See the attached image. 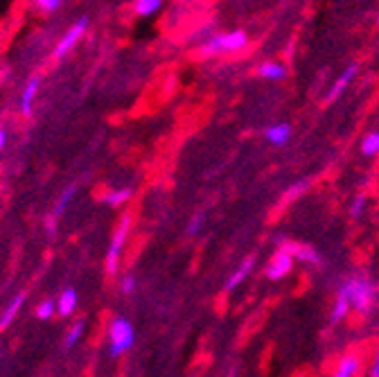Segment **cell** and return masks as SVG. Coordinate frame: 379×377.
<instances>
[{"label": "cell", "instance_id": "cell-1", "mask_svg": "<svg viewBox=\"0 0 379 377\" xmlns=\"http://www.w3.org/2000/svg\"><path fill=\"white\" fill-rule=\"evenodd\" d=\"M339 291L350 301L352 310H357L359 314H368L373 310L377 298V285L366 276H348Z\"/></svg>", "mask_w": 379, "mask_h": 377}, {"label": "cell", "instance_id": "cell-2", "mask_svg": "<svg viewBox=\"0 0 379 377\" xmlns=\"http://www.w3.org/2000/svg\"><path fill=\"white\" fill-rule=\"evenodd\" d=\"M248 46V34L244 30H232V32H221L210 37L201 46V55H228V53H239Z\"/></svg>", "mask_w": 379, "mask_h": 377}, {"label": "cell", "instance_id": "cell-3", "mask_svg": "<svg viewBox=\"0 0 379 377\" xmlns=\"http://www.w3.org/2000/svg\"><path fill=\"white\" fill-rule=\"evenodd\" d=\"M109 337H111V348H109L111 357H120L133 346V325L129 323L124 316H115V319L111 321Z\"/></svg>", "mask_w": 379, "mask_h": 377}, {"label": "cell", "instance_id": "cell-4", "mask_svg": "<svg viewBox=\"0 0 379 377\" xmlns=\"http://www.w3.org/2000/svg\"><path fill=\"white\" fill-rule=\"evenodd\" d=\"M129 226H131V219L122 217V221L118 224L113 237H111V244H109V253H107V271L109 276H113L118 271V262H120V253H122V246L127 242V235H129Z\"/></svg>", "mask_w": 379, "mask_h": 377}, {"label": "cell", "instance_id": "cell-5", "mask_svg": "<svg viewBox=\"0 0 379 377\" xmlns=\"http://www.w3.org/2000/svg\"><path fill=\"white\" fill-rule=\"evenodd\" d=\"M294 258H291V253L282 251V248H278V251L273 253V258L269 260V264H266V278L271 280H282L284 276H289L291 269H294Z\"/></svg>", "mask_w": 379, "mask_h": 377}, {"label": "cell", "instance_id": "cell-6", "mask_svg": "<svg viewBox=\"0 0 379 377\" xmlns=\"http://www.w3.org/2000/svg\"><path fill=\"white\" fill-rule=\"evenodd\" d=\"M86 28H89V16H82L80 21L77 23H73V28L68 30L64 37H62V41L57 44V50H55V57L57 59H62L64 55H68L73 50V46L77 44V41L82 39V34L86 32Z\"/></svg>", "mask_w": 379, "mask_h": 377}, {"label": "cell", "instance_id": "cell-7", "mask_svg": "<svg viewBox=\"0 0 379 377\" xmlns=\"http://www.w3.org/2000/svg\"><path fill=\"white\" fill-rule=\"evenodd\" d=\"M278 244H280L282 251L291 253V258H294V260L307 262V264H312V267H316V264H321V258H318V253L314 251L312 246L294 244V242H282V239H278Z\"/></svg>", "mask_w": 379, "mask_h": 377}, {"label": "cell", "instance_id": "cell-8", "mask_svg": "<svg viewBox=\"0 0 379 377\" xmlns=\"http://www.w3.org/2000/svg\"><path fill=\"white\" fill-rule=\"evenodd\" d=\"M357 71H359V66H357V64H350V66L346 68V71H343V73L337 77V82L332 84V89L327 91V95H325V102H327V104H330V102L337 100V98L341 95V93L348 89V84H350L352 80H355Z\"/></svg>", "mask_w": 379, "mask_h": 377}, {"label": "cell", "instance_id": "cell-9", "mask_svg": "<svg viewBox=\"0 0 379 377\" xmlns=\"http://www.w3.org/2000/svg\"><path fill=\"white\" fill-rule=\"evenodd\" d=\"M264 138L269 140L271 145H275V147H284V145H287L289 138H291V127H289V125H284V122H278V125L266 127Z\"/></svg>", "mask_w": 379, "mask_h": 377}, {"label": "cell", "instance_id": "cell-10", "mask_svg": "<svg viewBox=\"0 0 379 377\" xmlns=\"http://www.w3.org/2000/svg\"><path fill=\"white\" fill-rule=\"evenodd\" d=\"M253 267H255V258H253V255H251V258H246V260L239 262V267L232 271L230 276H228V280H226V291H232L235 287L242 285V282L248 278V273H251Z\"/></svg>", "mask_w": 379, "mask_h": 377}, {"label": "cell", "instance_id": "cell-11", "mask_svg": "<svg viewBox=\"0 0 379 377\" xmlns=\"http://www.w3.org/2000/svg\"><path fill=\"white\" fill-rule=\"evenodd\" d=\"M39 84H41L39 77H30V82L25 84L23 95H21V113L23 116H32V104H34V98H37V93H39Z\"/></svg>", "mask_w": 379, "mask_h": 377}, {"label": "cell", "instance_id": "cell-12", "mask_svg": "<svg viewBox=\"0 0 379 377\" xmlns=\"http://www.w3.org/2000/svg\"><path fill=\"white\" fill-rule=\"evenodd\" d=\"M359 368H361V359L357 355H346L337 364V368H334L332 377H355L359 373Z\"/></svg>", "mask_w": 379, "mask_h": 377}, {"label": "cell", "instance_id": "cell-13", "mask_svg": "<svg viewBox=\"0 0 379 377\" xmlns=\"http://www.w3.org/2000/svg\"><path fill=\"white\" fill-rule=\"evenodd\" d=\"M257 75L264 77V80H271V82H280L287 77V68L278 62H264L257 66Z\"/></svg>", "mask_w": 379, "mask_h": 377}, {"label": "cell", "instance_id": "cell-14", "mask_svg": "<svg viewBox=\"0 0 379 377\" xmlns=\"http://www.w3.org/2000/svg\"><path fill=\"white\" fill-rule=\"evenodd\" d=\"M75 307H77V291L73 287H68V289H64V294L59 296L57 310L62 316H71L75 312Z\"/></svg>", "mask_w": 379, "mask_h": 377}, {"label": "cell", "instance_id": "cell-15", "mask_svg": "<svg viewBox=\"0 0 379 377\" xmlns=\"http://www.w3.org/2000/svg\"><path fill=\"white\" fill-rule=\"evenodd\" d=\"M350 310H352V307H350V301H348V298L343 296L341 291H339V294H337V301H334V305H332L330 321H332V323L343 321V319H346V316H348V312H350Z\"/></svg>", "mask_w": 379, "mask_h": 377}, {"label": "cell", "instance_id": "cell-16", "mask_svg": "<svg viewBox=\"0 0 379 377\" xmlns=\"http://www.w3.org/2000/svg\"><path fill=\"white\" fill-rule=\"evenodd\" d=\"M23 303H25V296L19 294L10 305H7V310H5V314H3V319H0V330H5L7 325H10V323L14 321V316L19 314V310L23 307Z\"/></svg>", "mask_w": 379, "mask_h": 377}, {"label": "cell", "instance_id": "cell-17", "mask_svg": "<svg viewBox=\"0 0 379 377\" xmlns=\"http://www.w3.org/2000/svg\"><path fill=\"white\" fill-rule=\"evenodd\" d=\"M361 154L364 156H377L379 154V131H370L364 140H361Z\"/></svg>", "mask_w": 379, "mask_h": 377}, {"label": "cell", "instance_id": "cell-18", "mask_svg": "<svg viewBox=\"0 0 379 377\" xmlns=\"http://www.w3.org/2000/svg\"><path fill=\"white\" fill-rule=\"evenodd\" d=\"M160 7H163L160 0H138V3H133V12L138 16H151L156 14Z\"/></svg>", "mask_w": 379, "mask_h": 377}, {"label": "cell", "instance_id": "cell-19", "mask_svg": "<svg viewBox=\"0 0 379 377\" xmlns=\"http://www.w3.org/2000/svg\"><path fill=\"white\" fill-rule=\"evenodd\" d=\"M75 192H77V185H75V183H73V185H68L66 190L62 192V196H59V201H57V208H55V217H59V215H62V212L68 208V203L73 201Z\"/></svg>", "mask_w": 379, "mask_h": 377}, {"label": "cell", "instance_id": "cell-20", "mask_svg": "<svg viewBox=\"0 0 379 377\" xmlns=\"http://www.w3.org/2000/svg\"><path fill=\"white\" fill-rule=\"evenodd\" d=\"M129 196H131V190L129 187H120V190H113L107 194V203L118 208V205H122L124 201H129Z\"/></svg>", "mask_w": 379, "mask_h": 377}, {"label": "cell", "instance_id": "cell-21", "mask_svg": "<svg viewBox=\"0 0 379 377\" xmlns=\"http://www.w3.org/2000/svg\"><path fill=\"white\" fill-rule=\"evenodd\" d=\"M82 334H84V321H77L71 330H68L66 334V348H73L77 341L82 339Z\"/></svg>", "mask_w": 379, "mask_h": 377}, {"label": "cell", "instance_id": "cell-22", "mask_svg": "<svg viewBox=\"0 0 379 377\" xmlns=\"http://www.w3.org/2000/svg\"><path fill=\"white\" fill-rule=\"evenodd\" d=\"M55 305H57L55 301H43V303L37 307V316H39L41 321H48L50 316L55 314Z\"/></svg>", "mask_w": 379, "mask_h": 377}, {"label": "cell", "instance_id": "cell-23", "mask_svg": "<svg viewBox=\"0 0 379 377\" xmlns=\"http://www.w3.org/2000/svg\"><path fill=\"white\" fill-rule=\"evenodd\" d=\"M203 221H205L203 212H196V215L190 219V224H187V235H196V233H199L201 226H203Z\"/></svg>", "mask_w": 379, "mask_h": 377}, {"label": "cell", "instance_id": "cell-24", "mask_svg": "<svg viewBox=\"0 0 379 377\" xmlns=\"http://www.w3.org/2000/svg\"><path fill=\"white\" fill-rule=\"evenodd\" d=\"M364 208H366V194H359V196H355V201H352V205H350L352 217H359L361 212H364Z\"/></svg>", "mask_w": 379, "mask_h": 377}, {"label": "cell", "instance_id": "cell-25", "mask_svg": "<svg viewBox=\"0 0 379 377\" xmlns=\"http://www.w3.org/2000/svg\"><path fill=\"white\" fill-rule=\"evenodd\" d=\"M64 3L62 0H37V7L43 12H57Z\"/></svg>", "mask_w": 379, "mask_h": 377}, {"label": "cell", "instance_id": "cell-26", "mask_svg": "<svg viewBox=\"0 0 379 377\" xmlns=\"http://www.w3.org/2000/svg\"><path fill=\"white\" fill-rule=\"evenodd\" d=\"M305 190H307V183H305V181H300V183H294V185H291L284 196H287V199L291 201V199H296V196H298L300 192H305Z\"/></svg>", "mask_w": 379, "mask_h": 377}, {"label": "cell", "instance_id": "cell-27", "mask_svg": "<svg viewBox=\"0 0 379 377\" xmlns=\"http://www.w3.org/2000/svg\"><path fill=\"white\" fill-rule=\"evenodd\" d=\"M133 289H136V278L124 276L122 278V294H133Z\"/></svg>", "mask_w": 379, "mask_h": 377}, {"label": "cell", "instance_id": "cell-28", "mask_svg": "<svg viewBox=\"0 0 379 377\" xmlns=\"http://www.w3.org/2000/svg\"><path fill=\"white\" fill-rule=\"evenodd\" d=\"M370 377H379V353H377V357H375L373 366H370Z\"/></svg>", "mask_w": 379, "mask_h": 377}, {"label": "cell", "instance_id": "cell-29", "mask_svg": "<svg viewBox=\"0 0 379 377\" xmlns=\"http://www.w3.org/2000/svg\"><path fill=\"white\" fill-rule=\"evenodd\" d=\"M5 140H7V134H5L3 129H0V149L5 147Z\"/></svg>", "mask_w": 379, "mask_h": 377}, {"label": "cell", "instance_id": "cell-30", "mask_svg": "<svg viewBox=\"0 0 379 377\" xmlns=\"http://www.w3.org/2000/svg\"><path fill=\"white\" fill-rule=\"evenodd\" d=\"M377 25H379V14H377Z\"/></svg>", "mask_w": 379, "mask_h": 377}]
</instances>
